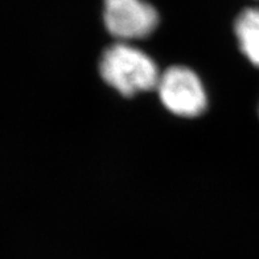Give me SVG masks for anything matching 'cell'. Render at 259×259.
<instances>
[{"label":"cell","instance_id":"obj_4","mask_svg":"<svg viewBox=\"0 0 259 259\" xmlns=\"http://www.w3.org/2000/svg\"><path fill=\"white\" fill-rule=\"evenodd\" d=\"M234 33L241 53L259 69V7L246 8L238 15Z\"/></svg>","mask_w":259,"mask_h":259},{"label":"cell","instance_id":"obj_3","mask_svg":"<svg viewBox=\"0 0 259 259\" xmlns=\"http://www.w3.org/2000/svg\"><path fill=\"white\" fill-rule=\"evenodd\" d=\"M106 29L119 42L148 37L159 24V14L144 0H105Z\"/></svg>","mask_w":259,"mask_h":259},{"label":"cell","instance_id":"obj_2","mask_svg":"<svg viewBox=\"0 0 259 259\" xmlns=\"http://www.w3.org/2000/svg\"><path fill=\"white\" fill-rule=\"evenodd\" d=\"M165 109L181 118H197L208 107V96L201 79L187 66H170L160 74L156 86Z\"/></svg>","mask_w":259,"mask_h":259},{"label":"cell","instance_id":"obj_5","mask_svg":"<svg viewBox=\"0 0 259 259\" xmlns=\"http://www.w3.org/2000/svg\"><path fill=\"white\" fill-rule=\"evenodd\" d=\"M258 114H259V105H258Z\"/></svg>","mask_w":259,"mask_h":259},{"label":"cell","instance_id":"obj_1","mask_svg":"<svg viewBox=\"0 0 259 259\" xmlns=\"http://www.w3.org/2000/svg\"><path fill=\"white\" fill-rule=\"evenodd\" d=\"M99 74L123 97L156 89L160 78L156 62L146 52L128 42H116L103 52Z\"/></svg>","mask_w":259,"mask_h":259}]
</instances>
